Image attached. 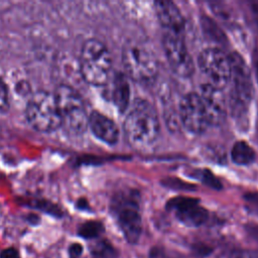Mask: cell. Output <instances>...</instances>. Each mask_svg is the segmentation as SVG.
<instances>
[{"instance_id":"6da1fadb","label":"cell","mask_w":258,"mask_h":258,"mask_svg":"<svg viewBox=\"0 0 258 258\" xmlns=\"http://www.w3.org/2000/svg\"><path fill=\"white\" fill-rule=\"evenodd\" d=\"M124 133L128 142L135 147H148L159 134V121L155 108L144 99H136L125 121Z\"/></svg>"},{"instance_id":"7a4b0ae2","label":"cell","mask_w":258,"mask_h":258,"mask_svg":"<svg viewBox=\"0 0 258 258\" xmlns=\"http://www.w3.org/2000/svg\"><path fill=\"white\" fill-rule=\"evenodd\" d=\"M111 69L112 56L108 47L96 38L86 40L80 53V72L85 82L103 86L109 80Z\"/></svg>"},{"instance_id":"3957f363","label":"cell","mask_w":258,"mask_h":258,"mask_svg":"<svg viewBox=\"0 0 258 258\" xmlns=\"http://www.w3.org/2000/svg\"><path fill=\"white\" fill-rule=\"evenodd\" d=\"M53 95L58 108L60 127L72 135L83 134L88 129L89 115L81 95L66 84L57 86Z\"/></svg>"},{"instance_id":"277c9868","label":"cell","mask_w":258,"mask_h":258,"mask_svg":"<svg viewBox=\"0 0 258 258\" xmlns=\"http://www.w3.org/2000/svg\"><path fill=\"white\" fill-rule=\"evenodd\" d=\"M28 124L36 131L50 133L60 128L58 108L53 93L39 90L32 94L25 107Z\"/></svg>"},{"instance_id":"5b68a950","label":"cell","mask_w":258,"mask_h":258,"mask_svg":"<svg viewBox=\"0 0 258 258\" xmlns=\"http://www.w3.org/2000/svg\"><path fill=\"white\" fill-rule=\"evenodd\" d=\"M111 210L126 240L135 244L140 238L142 222L138 194L134 190H124L115 195Z\"/></svg>"},{"instance_id":"8992f818","label":"cell","mask_w":258,"mask_h":258,"mask_svg":"<svg viewBox=\"0 0 258 258\" xmlns=\"http://www.w3.org/2000/svg\"><path fill=\"white\" fill-rule=\"evenodd\" d=\"M122 61L127 75L139 83L152 82L158 72L155 55L142 44H127L122 51Z\"/></svg>"},{"instance_id":"52a82bcc","label":"cell","mask_w":258,"mask_h":258,"mask_svg":"<svg viewBox=\"0 0 258 258\" xmlns=\"http://www.w3.org/2000/svg\"><path fill=\"white\" fill-rule=\"evenodd\" d=\"M231 63V78L232 91L230 94L231 109L234 114H240L246 110L252 100L254 90L251 78V73L243 57L233 52L229 55Z\"/></svg>"},{"instance_id":"ba28073f","label":"cell","mask_w":258,"mask_h":258,"mask_svg":"<svg viewBox=\"0 0 258 258\" xmlns=\"http://www.w3.org/2000/svg\"><path fill=\"white\" fill-rule=\"evenodd\" d=\"M199 68L206 76L208 83L215 89L223 91L230 82L231 63L229 55L222 49L211 47L199 55Z\"/></svg>"},{"instance_id":"9c48e42d","label":"cell","mask_w":258,"mask_h":258,"mask_svg":"<svg viewBox=\"0 0 258 258\" xmlns=\"http://www.w3.org/2000/svg\"><path fill=\"white\" fill-rule=\"evenodd\" d=\"M162 43L172 72L181 78L190 77L195 72V63L187 50L182 33L165 32Z\"/></svg>"},{"instance_id":"30bf717a","label":"cell","mask_w":258,"mask_h":258,"mask_svg":"<svg viewBox=\"0 0 258 258\" xmlns=\"http://www.w3.org/2000/svg\"><path fill=\"white\" fill-rule=\"evenodd\" d=\"M179 116L184 128L191 133L200 134L210 126L205 104L197 93H188L182 97Z\"/></svg>"},{"instance_id":"8fae6325","label":"cell","mask_w":258,"mask_h":258,"mask_svg":"<svg viewBox=\"0 0 258 258\" xmlns=\"http://www.w3.org/2000/svg\"><path fill=\"white\" fill-rule=\"evenodd\" d=\"M167 208L174 212L176 218L184 225L199 227L206 223L209 218L208 211L200 206L199 200L188 197H177L171 199Z\"/></svg>"},{"instance_id":"7c38bea8","label":"cell","mask_w":258,"mask_h":258,"mask_svg":"<svg viewBox=\"0 0 258 258\" xmlns=\"http://www.w3.org/2000/svg\"><path fill=\"white\" fill-rule=\"evenodd\" d=\"M200 96L205 104L210 125L222 123L226 117V102L222 91L205 84L202 86Z\"/></svg>"},{"instance_id":"4fadbf2b","label":"cell","mask_w":258,"mask_h":258,"mask_svg":"<svg viewBox=\"0 0 258 258\" xmlns=\"http://www.w3.org/2000/svg\"><path fill=\"white\" fill-rule=\"evenodd\" d=\"M154 9L160 24L165 28V32L182 33L184 19L178 7L171 1H156Z\"/></svg>"},{"instance_id":"5bb4252c","label":"cell","mask_w":258,"mask_h":258,"mask_svg":"<svg viewBox=\"0 0 258 258\" xmlns=\"http://www.w3.org/2000/svg\"><path fill=\"white\" fill-rule=\"evenodd\" d=\"M88 128L98 139L107 144L114 145L118 141L119 129L115 122L98 111L89 114Z\"/></svg>"},{"instance_id":"9a60e30c","label":"cell","mask_w":258,"mask_h":258,"mask_svg":"<svg viewBox=\"0 0 258 258\" xmlns=\"http://www.w3.org/2000/svg\"><path fill=\"white\" fill-rule=\"evenodd\" d=\"M111 98L120 113L127 110L130 102V87L123 74L115 75L112 84Z\"/></svg>"},{"instance_id":"2e32d148","label":"cell","mask_w":258,"mask_h":258,"mask_svg":"<svg viewBox=\"0 0 258 258\" xmlns=\"http://www.w3.org/2000/svg\"><path fill=\"white\" fill-rule=\"evenodd\" d=\"M232 160L240 165L250 164L255 159V151L245 141L236 142L231 149Z\"/></svg>"},{"instance_id":"e0dca14e","label":"cell","mask_w":258,"mask_h":258,"mask_svg":"<svg viewBox=\"0 0 258 258\" xmlns=\"http://www.w3.org/2000/svg\"><path fill=\"white\" fill-rule=\"evenodd\" d=\"M92 258H115L117 252L115 248L106 240H99L91 246Z\"/></svg>"},{"instance_id":"ac0fdd59","label":"cell","mask_w":258,"mask_h":258,"mask_svg":"<svg viewBox=\"0 0 258 258\" xmlns=\"http://www.w3.org/2000/svg\"><path fill=\"white\" fill-rule=\"evenodd\" d=\"M104 227L98 221H89L84 223L79 229V235L85 239H94L101 235Z\"/></svg>"},{"instance_id":"d6986e66","label":"cell","mask_w":258,"mask_h":258,"mask_svg":"<svg viewBox=\"0 0 258 258\" xmlns=\"http://www.w3.org/2000/svg\"><path fill=\"white\" fill-rule=\"evenodd\" d=\"M202 26L203 29L205 31V33L208 36H211L212 39H214L215 41L218 42H223L225 41V35L223 33V31H221V29L218 27V25L209 17H204L203 18V22H202Z\"/></svg>"},{"instance_id":"ffe728a7","label":"cell","mask_w":258,"mask_h":258,"mask_svg":"<svg viewBox=\"0 0 258 258\" xmlns=\"http://www.w3.org/2000/svg\"><path fill=\"white\" fill-rule=\"evenodd\" d=\"M218 258H258V251L231 249L222 252Z\"/></svg>"},{"instance_id":"44dd1931","label":"cell","mask_w":258,"mask_h":258,"mask_svg":"<svg viewBox=\"0 0 258 258\" xmlns=\"http://www.w3.org/2000/svg\"><path fill=\"white\" fill-rule=\"evenodd\" d=\"M10 106L9 89L3 79L0 78V114H4L8 111Z\"/></svg>"},{"instance_id":"7402d4cb","label":"cell","mask_w":258,"mask_h":258,"mask_svg":"<svg viewBox=\"0 0 258 258\" xmlns=\"http://www.w3.org/2000/svg\"><path fill=\"white\" fill-rule=\"evenodd\" d=\"M197 176L198 178H200L204 183H206L207 185L213 187V188H221V182L219 181L218 178L215 177V175L208 169H203L201 171H197Z\"/></svg>"},{"instance_id":"603a6c76","label":"cell","mask_w":258,"mask_h":258,"mask_svg":"<svg viewBox=\"0 0 258 258\" xmlns=\"http://www.w3.org/2000/svg\"><path fill=\"white\" fill-rule=\"evenodd\" d=\"M149 258H189V257H186L185 255L176 253L174 251L156 247L151 250Z\"/></svg>"},{"instance_id":"cb8c5ba5","label":"cell","mask_w":258,"mask_h":258,"mask_svg":"<svg viewBox=\"0 0 258 258\" xmlns=\"http://www.w3.org/2000/svg\"><path fill=\"white\" fill-rule=\"evenodd\" d=\"M249 212L258 215V192H250L244 197Z\"/></svg>"},{"instance_id":"d4e9b609","label":"cell","mask_w":258,"mask_h":258,"mask_svg":"<svg viewBox=\"0 0 258 258\" xmlns=\"http://www.w3.org/2000/svg\"><path fill=\"white\" fill-rule=\"evenodd\" d=\"M83 252V247L79 243H74L71 245L69 253H70V258H81Z\"/></svg>"},{"instance_id":"484cf974","label":"cell","mask_w":258,"mask_h":258,"mask_svg":"<svg viewBox=\"0 0 258 258\" xmlns=\"http://www.w3.org/2000/svg\"><path fill=\"white\" fill-rule=\"evenodd\" d=\"M0 258H20L18 251L14 248H7L1 251Z\"/></svg>"},{"instance_id":"4316f807","label":"cell","mask_w":258,"mask_h":258,"mask_svg":"<svg viewBox=\"0 0 258 258\" xmlns=\"http://www.w3.org/2000/svg\"><path fill=\"white\" fill-rule=\"evenodd\" d=\"M249 231L255 237V239H258V227H254L253 226L251 229H249Z\"/></svg>"}]
</instances>
